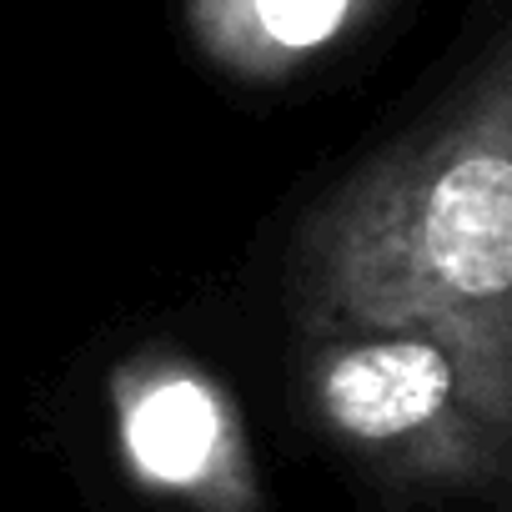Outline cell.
I'll return each mask as SVG.
<instances>
[{
    "label": "cell",
    "instance_id": "6da1fadb",
    "mask_svg": "<svg viewBox=\"0 0 512 512\" xmlns=\"http://www.w3.org/2000/svg\"><path fill=\"white\" fill-rule=\"evenodd\" d=\"M307 342L422 337L467 402L512 432V46L507 31L392 146L362 161L292 241Z\"/></svg>",
    "mask_w": 512,
    "mask_h": 512
},
{
    "label": "cell",
    "instance_id": "3957f363",
    "mask_svg": "<svg viewBox=\"0 0 512 512\" xmlns=\"http://www.w3.org/2000/svg\"><path fill=\"white\" fill-rule=\"evenodd\" d=\"M116 452L131 482L191 512H262L236 397L186 352L141 347L111 372Z\"/></svg>",
    "mask_w": 512,
    "mask_h": 512
},
{
    "label": "cell",
    "instance_id": "277c9868",
    "mask_svg": "<svg viewBox=\"0 0 512 512\" xmlns=\"http://www.w3.org/2000/svg\"><path fill=\"white\" fill-rule=\"evenodd\" d=\"M392 0H181L191 51L236 86H287L352 46Z\"/></svg>",
    "mask_w": 512,
    "mask_h": 512
},
{
    "label": "cell",
    "instance_id": "7a4b0ae2",
    "mask_svg": "<svg viewBox=\"0 0 512 512\" xmlns=\"http://www.w3.org/2000/svg\"><path fill=\"white\" fill-rule=\"evenodd\" d=\"M307 407L352 457L407 487L492 492L507 437L477 417L452 362L422 337H332L302 352Z\"/></svg>",
    "mask_w": 512,
    "mask_h": 512
}]
</instances>
